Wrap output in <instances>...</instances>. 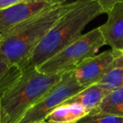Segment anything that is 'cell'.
Here are the masks:
<instances>
[{"mask_svg": "<svg viewBox=\"0 0 123 123\" xmlns=\"http://www.w3.org/2000/svg\"><path fill=\"white\" fill-rule=\"evenodd\" d=\"M75 4L76 1H58L31 19L1 33L0 56L9 65L20 68L48 31Z\"/></svg>", "mask_w": 123, "mask_h": 123, "instance_id": "cell-1", "label": "cell"}, {"mask_svg": "<svg viewBox=\"0 0 123 123\" xmlns=\"http://www.w3.org/2000/svg\"><path fill=\"white\" fill-rule=\"evenodd\" d=\"M102 14L99 0H77L43 37L20 68H36L42 64L82 36L85 26Z\"/></svg>", "mask_w": 123, "mask_h": 123, "instance_id": "cell-2", "label": "cell"}, {"mask_svg": "<svg viewBox=\"0 0 123 123\" xmlns=\"http://www.w3.org/2000/svg\"><path fill=\"white\" fill-rule=\"evenodd\" d=\"M47 75L36 68L24 69L19 80L0 99L1 123H18L23 116L62 78Z\"/></svg>", "mask_w": 123, "mask_h": 123, "instance_id": "cell-3", "label": "cell"}, {"mask_svg": "<svg viewBox=\"0 0 123 123\" xmlns=\"http://www.w3.org/2000/svg\"><path fill=\"white\" fill-rule=\"evenodd\" d=\"M105 45L99 27L82 34L76 41L36 68L40 73L47 75L62 74L74 70L86 59L96 55Z\"/></svg>", "mask_w": 123, "mask_h": 123, "instance_id": "cell-4", "label": "cell"}, {"mask_svg": "<svg viewBox=\"0 0 123 123\" xmlns=\"http://www.w3.org/2000/svg\"><path fill=\"white\" fill-rule=\"evenodd\" d=\"M84 89L74 77L72 71L65 73L61 80L35 104L18 123H36L45 121L55 108L62 105Z\"/></svg>", "mask_w": 123, "mask_h": 123, "instance_id": "cell-5", "label": "cell"}, {"mask_svg": "<svg viewBox=\"0 0 123 123\" xmlns=\"http://www.w3.org/2000/svg\"><path fill=\"white\" fill-rule=\"evenodd\" d=\"M118 52L111 49L88 58L72 70L73 75L84 88L97 84L114 68Z\"/></svg>", "mask_w": 123, "mask_h": 123, "instance_id": "cell-6", "label": "cell"}, {"mask_svg": "<svg viewBox=\"0 0 123 123\" xmlns=\"http://www.w3.org/2000/svg\"><path fill=\"white\" fill-rule=\"evenodd\" d=\"M57 0H20L18 4L0 11V34L54 5Z\"/></svg>", "mask_w": 123, "mask_h": 123, "instance_id": "cell-7", "label": "cell"}, {"mask_svg": "<svg viewBox=\"0 0 123 123\" xmlns=\"http://www.w3.org/2000/svg\"><path fill=\"white\" fill-rule=\"evenodd\" d=\"M107 20L99 26L105 45L113 51L123 50V0H116L107 11Z\"/></svg>", "mask_w": 123, "mask_h": 123, "instance_id": "cell-8", "label": "cell"}, {"mask_svg": "<svg viewBox=\"0 0 123 123\" xmlns=\"http://www.w3.org/2000/svg\"><path fill=\"white\" fill-rule=\"evenodd\" d=\"M109 93L110 91L106 90L99 84H95L84 88L63 104H78L89 111H92L97 109L105 96Z\"/></svg>", "mask_w": 123, "mask_h": 123, "instance_id": "cell-9", "label": "cell"}, {"mask_svg": "<svg viewBox=\"0 0 123 123\" xmlns=\"http://www.w3.org/2000/svg\"><path fill=\"white\" fill-rule=\"evenodd\" d=\"M90 111L78 104H62L55 108L45 121L47 123H76Z\"/></svg>", "mask_w": 123, "mask_h": 123, "instance_id": "cell-10", "label": "cell"}, {"mask_svg": "<svg viewBox=\"0 0 123 123\" xmlns=\"http://www.w3.org/2000/svg\"><path fill=\"white\" fill-rule=\"evenodd\" d=\"M92 111L123 117V87L106 94L97 109Z\"/></svg>", "mask_w": 123, "mask_h": 123, "instance_id": "cell-11", "label": "cell"}, {"mask_svg": "<svg viewBox=\"0 0 123 123\" xmlns=\"http://www.w3.org/2000/svg\"><path fill=\"white\" fill-rule=\"evenodd\" d=\"M108 91H113L123 87V68L114 67L99 83Z\"/></svg>", "mask_w": 123, "mask_h": 123, "instance_id": "cell-12", "label": "cell"}, {"mask_svg": "<svg viewBox=\"0 0 123 123\" xmlns=\"http://www.w3.org/2000/svg\"><path fill=\"white\" fill-rule=\"evenodd\" d=\"M76 123H123V117L90 111Z\"/></svg>", "mask_w": 123, "mask_h": 123, "instance_id": "cell-13", "label": "cell"}, {"mask_svg": "<svg viewBox=\"0 0 123 123\" xmlns=\"http://www.w3.org/2000/svg\"><path fill=\"white\" fill-rule=\"evenodd\" d=\"M20 0H0V11H3L14 4H18Z\"/></svg>", "mask_w": 123, "mask_h": 123, "instance_id": "cell-14", "label": "cell"}, {"mask_svg": "<svg viewBox=\"0 0 123 123\" xmlns=\"http://www.w3.org/2000/svg\"><path fill=\"white\" fill-rule=\"evenodd\" d=\"M10 66H12V65H9L7 62H5L1 56H0V77L10 68Z\"/></svg>", "mask_w": 123, "mask_h": 123, "instance_id": "cell-15", "label": "cell"}, {"mask_svg": "<svg viewBox=\"0 0 123 123\" xmlns=\"http://www.w3.org/2000/svg\"><path fill=\"white\" fill-rule=\"evenodd\" d=\"M36 123H47L46 121H40V122H36Z\"/></svg>", "mask_w": 123, "mask_h": 123, "instance_id": "cell-16", "label": "cell"}, {"mask_svg": "<svg viewBox=\"0 0 123 123\" xmlns=\"http://www.w3.org/2000/svg\"><path fill=\"white\" fill-rule=\"evenodd\" d=\"M0 123H1V111H0Z\"/></svg>", "mask_w": 123, "mask_h": 123, "instance_id": "cell-17", "label": "cell"}, {"mask_svg": "<svg viewBox=\"0 0 123 123\" xmlns=\"http://www.w3.org/2000/svg\"><path fill=\"white\" fill-rule=\"evenodd\" d=\"M121 51V52H122V53H123V50H122V51Z\"/></svg>", "mask_w": 123, "mask_h": 123, "instance_id": "cell-18", "label": "cell"}]
</instances>
